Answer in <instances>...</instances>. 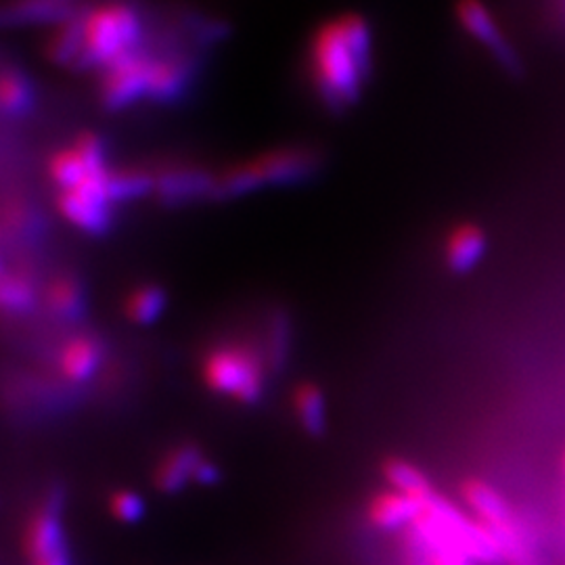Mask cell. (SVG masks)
<instances>
[{"instance_id": "603a6c76", "label": "cell", "mask_w": 565, "mask_h": 565, "mask_svg": "<svg viewBox=\"0 0 565 565\" xmlns=\"http://www.w3.org/2000/svg\"><path fill=\"white\" fill-rule=\"evenodd\" d=\"M46 302L60 319L78 321L84 315V289L72 277H57L46 289Z\"/></svg>"}, {"instance_id": "7c38bea8", "label": "cell", "mask_w": 565, "mask_h": 565, "mask_svg": "<svg viewBox=\"0 0 565 565\" xmlns=\"http://www.w3.org/2000/svg\"><path fill=\"white\" fill-rule=\"evenodd\" d=\"M486 249H488V235L480 224H455L446 233L445 245H443L446 268L457 275H467L482 263Z\"/></svg>"}, {"instance_id": "7402d4cb", "label": "cell", "mask_w": 565, "mask_h": 565, "mask_svg": "<svg viewBox=\"0 0 565 565\" xmlns=\"http://www.w3.org/2000/svg\"><path fill=\"white\" fill-rule=\"evenodd\" d=\"M34 103V88L28 76L15 70V67H4L2 81H0V105L2 114L7 118H20Z\"/></svg>"}, {"instance_id": "8fae6325", "label": "cell", "mask_w": 565, "mask_h": 565, "mask_svg": "<svg viewBox=\"0 0 565 565\" xmlns=\"http://www.w3.org/2000/svg\"><path fill=\"white\" fill-rule=\"evenodd\" d=\"M195 76V65L184 55H156L147 99L160 105L181 102Z\"/></svg>"}, {"instance_id": "3957f363", "label": "cell", "mask_w": 565, "mask_h": 565, "mask_svg": "<svg viewBox=\"0 0 565 565\" xmlns=\"http://www.w3.org/2000/svg\"><path fill=\"white\" fill-rule=\"evenodd\" d=\"M81 21L84 46L78 70H103L141 46L142 20L135 4L99 2L82 11Z\"/></svg>"}, {"instance_id": "9c48e42d", "label": "cell", "mask_w": 565, "mask_h": 565, "mask_svg": "<svg viewBox=\"0 0 565 565\" xmlns=\"http://www.w3.org/2000/svg\"><path fill=\"white\" fill-rule=\"evenodd\" d=\"M455 15L465 32L478 44L488 49L492 57L499 61V65H503L509 72L522 70V63L513 44L507 41L505 32L501 30L499 21L488 9L484 0H457Z\"/></svg>"}, {"instance_id": "7a4b0ae2", "label": "cell", "mask_w": 565, "mask_h": 565, "mask_svg": "<svg viewBox=\"0 0 565 565\" xmlns=\"http://www.w3.org/2000/svg\"><path fill=\"white\" fill-rule=\"evenodd\" d=\"M321 158L315 149L294 145L273 149L264 156L228 166L216 172L212 200H235L264 186H282L310 179L319 170Z\"/></svg>"}, {"instance_id": "6da1fadb", "label": "cell", "mask_w": 565, "mask_h": 565, "mask_svg": "<svg viewBox=\"0 0 565 565\" xmlns=\"http://www.w3.org/2000/svg\"><path fill=\"white\" fill-rule=\"evenodd\" d=\"M373 67L371 25L359 13L324 21L310 39L308 70L319 99L343 111L361 99Z\"/></svg>"}, {"instance_id": "8992f818", "label": "cell", "mask_w": 565, "mask_h": 565, "mask_svg": "<svg viewBox=\"0 0 565 565\" xmlns=\"http://www.w3.org/2000/svg\"><path fill=\"white\" fill-rule=\"evenodd\" d=\"M153 60L156 53L139 46L103 67L99 76V102L103 107L109 111H121L147 99Z\"/></svg>"}, {"instance_id": "ffe728a7", "label": "cell", "mask_w": 565, "mask_h": 565, "mask_svg": "<svg viewBox=\"0 0 565 565\" xmlns=\"http://www.w3.org/2000/svg\"><path fill=\"white\" fill-rule=\"evenodd\" d=\"M294 411L306 434L323 436L327 427V404L319 385H298L294 392Z\"/></svg>"}, {"instance_id": "f546056e", "label": "cell", "mask_w": 565, "mask_h": 565, "mask_svg": "<svg viewBox=\"0 0 565 565\" xmlns=\"http://www.w3.org/2000/svg\"><path fill=\"white\" fill-rule=\"evenodd\" d=\"M562 467H564V476H565V455H564V459H562Z\"/></svg>"}, {"instance_id": "2e32d148", "label": "cell", "mask_w": 565, "mask_h": 565, "mask_svg": "<svg viewBox=\"0 0 565 565\" xmlns=\"http://www.w3.org/2000/svg\"><path fill=\"white\" fill-rule=\"evenodd\" d=\"M102 361V343L81 335L63 345L60 354L61 373L74 384H84L99 371Z\"/></svg>"}, {"instance_id": "4316f807", "label": "cell", "mask_w": 565, "mask_h": 565, "mask_svg": "<svg viewBox=\"0 0 565 565\" xmlns=\"http://www.w3.org/2000/svg\"><path fill=\"white\" fill-rule=\"evenodd\" d=\"M221 480V471L214 463H210L207 459H203L202 463L198 465L195 473H193V482L203 486L216 484Z\"/></svg>"}, {"instance_id": "9a60e30c", "label": "cell", "mask_w": 565, "mask_h": 565, "mask_svg": "<svg viewBox=\"0 0 565 565\" xmlns=\"http://www.w3.org/2000/svg\"><path fill=\"white\" fill-rule=\"evenodd\" d=\"M78 0H13L4 7V23H61L78 15Z\"/></svg>"}, {"instance_id": "5bb4252c", "label": "cell", "mask_w": 565, "mask_h": 565, "mask_svg": "<svg viewBox=\"0 0 565 565\" xmlns=\"http://www.w3.org/2000/svg\"><path fill=\"white\" fill-rule=\"evenodd\" d=\"M202 461V450L198 446H177L156 467L153 484L163 494H177L189 480H193V473Z\"/></svg>"}, {"instance_id": "ba28073f", "label": "cell", "mask_w": 565, "mask_h": 565, "mask_svg": "<svg viewBox=\"0 0 565 565\" xmlns=\"http://www.w3.org/2000/svg\"><path fill=\"white\" fill-rule=\"evenodd\" d=\"M107 168L109 166L105 162V145L102 137L93 132H82L70 147L51 156L49 179L60 191H67L93 179Z\"/></svg>"}, {"instance_id": "30bf717a", "label": "cell", "mask_w": 565, "mask_h": 565, "mask_svg": "<svg viewBox=\"0 0 565 565\" xmlns=\"http://www.w3.org/2000/svg\"><path fill=\"white\" fill-rule=\"evenodd\" d=\"M216 174L195 166H174L156 174V195L166 205H184L214 198Z\"/></svg>"}, {"instance_id": "e0dca14e", "label": "cell", "mask_w": 565, "mask_h": 565, "mask_svg": "<svg viewBox=\"0 0 565 565\" xmlns=\"http://www.w3.org/2000/svg\"><path fill=\"white\" fill-rule=\"evenodd\" d=\"M81 15L82 11L78 15L57 23L53 28L51 36L46 39L44 55H46V60L53 61L60 67L78 70V65H81L82 46H84Z\"/></svg>"}, {"instance_id": "277c9868", "label": "cell", "mask_w": 565, "mask_h": 565, "mask_svg": "<svg viewBox=\"0 0 565 565\" xmlns=\"http://www.w3.org/2000/svg\"><path fill=\"white\" fill-rule=\"evenodd\" d=\"M205 385L243 404L258 403L264 392V361L245 343H224L212 348L202 364Z\"/></svg>"}, {"instance_id": "484cf974", "label": "cell", "mask_w": 565, "mask_h": 565, "mask_svg": "<svg viewBox=\"0 0 565 565\" xmlns=\"http://www.w3.org/2000/svg\"><path fill=\"white\" fill-rule=\"evenodd\" d=\"M289 321L285 315H277L270 324V340H268V363L273 366V371H281L282 364L287 363V354H289Z\"/></svg>"}, {"instance_id": "ac0fdd59", "label": "cell", "mask_w": 565, "mask_h": 565, "mask_svg": "<svg viewBox=\"0 0 565 565\" xmlns=\"http://www.w3.org/2000/svg\"><path fill=\"white\" fill-rule=\"evenodd\" d=\"M384 476L396 492L419 501L422 505L438 494L424 473L403 459H387L384 463Z\"/></svg>"}, {"instance_id": "52a82bcc", "label": "cell", "mask_w": 565, "mask_h": 565, "mask_svg": "<svg viewBox=\"0 0 565 565\" xmlns=\"http://www.w3.org/2000/svg\"><path fill=\"white\" fill-rule=\"evenodd\" d=\"M109 170L111 168L103 170L74 189L60 191L57 195L61 216L86 235H105L114 224V203L107 193Z\"/></svg>"}, {"instance_id": "cb8c5ba5", "label": "cell", "mask_w": 565, "mask_h": 565, "mask_svg": "<svg viewBox=\"0 0 565 565\" xmlns=\"http://www.w3.org/2000/svg\"><path fill=\"white\" fill-rule=\"evenodd\" d=\"M36 302V294L34 287L30 285L28 279H23L20 275H11L4 273L2 282H0V303L7 312H25L30 310Z\"/></svg>"}, {"instance_id": "5b68a950", "label": "cell", "mask_w": 565, "mask_h": 565, "mask_svg": "<svg viewBox=\"0 0 565 565\" xmlns=\"http://www.w3.org/2000/svg\"><path fill=\"white\" fill-rule=\"evenodd\" d=\"M63 490L53 488L32 513L23 532V553L28 565H72L65 530L61 524Z\"/></svg>"}, {"instance_id": "d6986e66", "label": "cell", "mask_w": 565, "mask_h": 565, "mask_svg": "<svg viewBox=\"0 0 565 565\" xmlns=\"http://www.w3.org/2000/svg\"><path fill=\"white\" fill-rule=\"evenodd\" d=\"M107 193H109L111 203L141 200L149 193H156V174L147 172V170H139V168L109 170Z\"/></svg>"}, {"instance_id": "83f0119b", "label": "cell", "mask_w": 565, "mask_h": 565, "mask_svg": "<svg viewBox=\"0 0 565 565\" xmlns=\"http://www.w3.org/2000/svg\"><path fill=\"white\" fill-rule=\"evenodd\" d=\"M429 565H473V562L457 553H431Z\"/></svg>"}, {"instance_id": "4fadbf2b", "label": "cell", "mask_w": 565, "mask_h": 565, "mask_svg": "<svg viewBox=\"0 0 565 565\" xmlns=\"http://www.w3.org/2000/svg\"><path fill=\"white\" fill-rule=\"evenodd\" d=\"M424 505L406 494H401L396 490H385L371 499L366 507V518L369 522L380 527V530H401V527H411L422 515Z\"/></svg>"}, {"instance_id": "f1b7e54d", "label": "cell", "mask_w": 565, "mask_h": 565, "mask_svg": "<svg viewBox=\"0 0 565 565\" xmlns=\"http://www.w3.org/2000/svg\"><path fill=\"white\" fill-rule=\"evenodd\" d=\"M557 4H559V9H562V11H564V15H565V0H557Z\"/></svg>"}, {"instance_id": "44dd1931", "label": "cell", "mask_w": 565, "mask_h": 565, "mask_svg": "<svg viewBox=\"0 0 565 565\" xmlns=\"http://www.w3.org/2000/svg\"><path fill=\"white\" fill-rule=\"evenodd\" d=\"M168 296L160 285L147 282L139 285L137 289H132L124 302L126 317L137 324H153L166 310Z\"/></svg>"}, {"instance_id": "d4e9b609", "label": "cell", "mask_w": 565, "mask_h": 565, "mask_svg": "<svg viewBox=\"0 0 565 565\" xmlns=\"http://www.w3.org/2000/svg\"><path fill=\"white\" fill-rule=\"evenodd\" d=\"M109 509H111V515L120 520L121 524H139L145 518L147 505L139 492L118 490L109 499Z\"/></svg>"}]
</instances>
